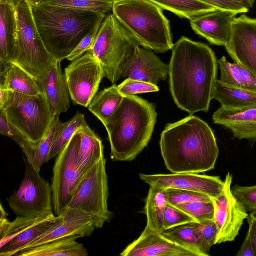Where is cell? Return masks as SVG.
<instances>
[{
  "label": "cell",
  "mask_w": 256,
  "mask_h": 256,
  "mask_svg": "<svg viewBox=\"0 0 256 256\" xmlns=\"http://www.w3.org/2000/svg\"><path fill=\"white\" fill-rule=\"evenodd\" d=\"M162 233L168 238L182 247L192 250L198 256H204L190 222L164 230Z\"/></svg>",
  "instance_id": "34"
},
{
  "label": "cell",
  "mask_w": 256,
  "mask_h": 256,
  "mask_svg": "<svg viewBox=\"0 0 256 256\" xmlns=\"http://www.w3.org/2000/svg\"><path fill=\"white\" fill-rule=\"evenodd\" d=\"M231 189L247 212H250L256 208V185L250 186L235 185Z\"/></svg>",
  "instance_id": "41"
},
{
  "label": "cell",
  "mask_w": 256,
  "mask_h": 256,
  "mask_svg": "<svg viewBox=\"0 0 256 256\" xmlns=\"http://www.w3.org/2000/svg\"><path fill=\"white\" fill-rule=\"evenodd\" d=\"M0 133L12 139L20 147L32 143L8 121L3 110H0Z\"/></svg>",
  "instance_id": "42"
},
{
  "label": "cell",
  "mask_w": 256,
  "mask_h": 256,
  "mask_svg": "<svg viewBox=\"0 0 256 256\" xmlns=\"http://www.w3.org/2000/svg\"><path fill=\"white\" fill-rule=\"evenodd\" d=\"M202 2L212 6L218 10H228L238 14L248 12L246 8L237 0H198Z\"/></svg>",
  "instance_id": "44"
},
{
  "label": "cell",
  "mask_w": 256,
  "mask_h": 256,
  "mask_svg": "<svg viewBox=\"0 0 256 256\" xmlns=\"http://www.w3.org/2000/svg\"><path fill=\"white\" fill-rule=\"evenodd\" d=\"M112 0L114 4L116 2H120L125 0Z\"/></svg>",
  "instance_id": "51"
},
{
  "label": "cell",
  "mask_w": 256,
  "mask_h": 256,
  "mask_svg": "<svg viewBox=\"0 0 256 256\" xmlns=\"http://www.w3.org/2000/svg\"><path fill=\"white\" fill-rule=\"evenodd\" d=\"M231 58L256 78V19L245 14L234 18L228 44Z\"/></svg>",
  "instance_id": "15"
},
{
  "label": "cell",
  "mask_w": 256,
  "mask_h": 256,
  "mask_svg": "<svg viewBox=\"0 0 256 256\" xmlns=\"http://www.w3.org/2000/svg\"><path fill=\"white\" fill-rule=\"evenodd\" d=\"M168 75V65L162 62L152 50L138 46L125 60L122 77L126 76L158 86Z\"/></svg>",
  "instance_id": "17"
},
{
  "label": "cell",
  "mask_w": 256,
  "mask_h": 256,
  "mask_svg": "<svg viewBox=\"0 0 256 256\" xmlns=\"http://www.w3.org/2000/svg\"><path fill=\"white\" fill-rule=\"evenodd\" d=\"M167 203L166 189L150 186L144 207L146 226L160 233L164 231V214Z\"/></svg>",
  "instance_id": "28"
},
{
  "label": "cell",
  "mask_w": 256,
  "mask_h": 256,
  "mask_svg": "<svg viewBox=\"0 0 256 256\" xmlns=\"http://www.w3.org/2000/svg\"><path fill=\"white\" fill-rule=\"evenodd\" d=\"M118 88L119 92L124 96L159 90L156 85L129 78L118 85Z\"/></svg>",
  "instance_id": "39"
},
{
  "label": "cell",
  "mask_w": 256,
  "mask_h": 256,
  "mask_svg": "<svg viewBox=\"0 0 256 256\" xmlns=\"http://www.w3.org/2000/svg\"><path fill=\"white\" fill-rule=\"evenodd\" d=\"M236 256H255L250 234L248 231Z\"/></svg>",
  "instance_id": "45"
},
{
  "label": "cell",
  "mask_w": 256,
  "mask_h": 256,
  "mask_svg": "<svg viewBox=\"0 0 256 256\" xmlns=\"http://www.w3.org/2000/svg\"><path fill=\"white\" fill-rule=\"evenodd\" d=\"M80 142L77 166L83 174L96 163L104 158V146L100 137L88 124L78 130Z\"/></svg>",
  "instance_id": "25"
},
{
  "label": "cell",
  "mask_w": 256,
  "mask_h": 256,
  "mask_svg": "<svg viewBox=\"0 0 256 256\" xmlns=\"http://www.w3.org/2000/svg\"><path fill=\"white\" fill-rule=\"evenodd\" d=\"M86 124L84 114L78 112L66 122H62L59 120L46 162L56 157L74 134Z\"/></svg>",
  "instance_id": "33"
},
{
  "label": "cell",
  "mask_w": 256,
  "mask_h": 256,
  "mask_svg": "<svg viewBox=\"0 0 256 256\" xmlns=\"http://www.w3.org/2000/svg\"><path fill=\"white\" fill-rule=\"evenodd\" d=\"M56 219L57 216L52 214L24 228L6 244L0 248V256H14L26 245L46 231Z\"/></svg>",
  "instance_id": "27"
},
{
  "label": "cell",
  "mask_w": 256,
  "mask_h": 256,
  "mask_svg": "<svg viewBox=\"0 0 256 256\" xmlns=\"http://www.w3.org/2000/svg\"><path fill=\"white\" fill-rule=\"evenodd\" d=\"M160 147L165 166L172 174L214 169L219 152L212 128L192 114L168 124L161 133Z\"/></svg>",
  "instance_id": "2"
},
{
  "label": "cell",
  "mask_w": 256,
  "mask_h": 256,
  "mask_svg": "<svg viewBox=\"0 0 256 256\" xmlns=\"http://www.w3.org/2000/svg\"><path fill=\"white\" fill-rule=\"evenodd\" d=\"M50 5L106 14L112 10L114 2L110 0H45Z\"/></svg>",
  "instance_id": "35"
},
{
  "label": "cell",
  "mask_w": 256,
  "mask_h": 256,
  "mask_svg": "<svg viewBox=\"0 0 256 256\" xmlns=\"http://www.w3.org/2000/svg\"><path fill=\"white\" fill-rule=\"evenodd\" d=\"M34 20L49 52L62 62L106 14L50 5L30 4Z\"/></svg>",
  "instance_id": "4"
},
{
  "label": "cell",
  "mask_w": 256,
  "mask_h": 256,
  "mask_svg": "<svg viewBox=\"0 0 256 256\" xmlns=\"http://www.w3.org/2000/svg\"><path fill=\"white\" fill-rule=\"evenodd\" d=\"M59 120V115L54 116L48 131L38 143L28 144L20 147L27 160L38 172H40L42 164L46 162Z\"/></svg>",
  "instance_id": "31"
},
{
  "label": "cell",
  "mask_w": 256,
  "mask_h": 256,
  "mask_svg": "<svg viewBox=\"0 0 256 256\" xmlns=\"http://www.w3.org/2000/svg\"><path fill=\"white\" fill-rule=\"evenodd\" d=\"M124 96L114 84L96 94L88 106L89 110L104 124L118 108Z\"/></svg>",
  "instance_id": "29"
},
{
  "label": "cell",
  "mask_w": 256,
  "mask_h": 256,
  "mask_svg": "<svg viewBox=\"0 0 256 256\" xmlns=\"http://www.w3.org/2000/svg\"><path fill=\"white\" fill-rule=\"evenodd\" d=\"M112 12L140 46L161 53L172 48L169 21L162 10L150 0L116 2Z\"/></svg>",
  "instance_id": "5"
},
{
  "label": "cell",
  "mask_w": 256,
  "mask_h": 256,
  "mask_svg": "<svg viewBox=\"0 0 256 256\" xmlns=\"http://www.w3.org/2000/svg\"><path fill=\"white\" fill-rule=\"evenodd\" d=\"M248 223V232L250 234L255 256H256V220L250 216L247 218Z\"/></svg>",
  "instance_id": "46"
},
{
  "label": "cell",
  "mask_w": 256,
  "mask_h": 256,
  "mask_svg": "<svg viewBox=\"0 0 256 256\" xmlns=\"http://www.w3.org/2000/svg\"><path fill=\"white\" fill-rule=\"evenodd\" d=\"M102 22H98L94 28L86 34L66 58V59L72 61L82 56L84 52L90 50L94 43L96 34Z\"/></svg>",
  "instance_id": "43"
},
{
  "label": "cell",
  "mask_w": 256,
  "mask_h": 256,
  "mask_svg": "<svg viewBox=\"0 0 256 256\" xmlns=\"http://www.w3.org/2000/svg\"><path fill=\"white\" fill-rule=\"evenodd\" d=\"M24 178L18 190L7 198L16 216H38L53 214L51 184L26 158Z\"/></svg>",
  "instance_id": "10"
},
{
  "label": "cell",
  "mask_w": 256,
  "mask_h": 256,
  "mask_svg": "<svg viewBox=\"0 0 256 256\" xmlns=\"http://www.w3.org/2000/svg\"><path fill=\"white\" fill-rule=\"evenodd\" d=\"M0 110L8 121L36 144L48 131L53 116L44 92L26 95L0 88Z\"/></svg>",
  "instance_id": "6"
},
{
  "label": "cell",
  "mask_w": 256,
  "mask_h": 256,
  "mask_svg": "<svg viewBox=\"0 0 256 256\" xmlns=\"http://www.w3.org/2000/svg\"><path fill=\"white\" fill-rule=\"evenodd\" d=\"M140 178L150 186L192 190L206 194L211 198H216L222 192L224 184L218 176L199 174L198 173L140 174Z\"/></svg>",
  "instance_id": "16"
},
{
  "label": "cell",
  "mask_w": 256,
  "mask_h": 256,
  "mask_svg": "<svg viewBox=\"0 0 256 256\" xmlns=\"http://www.w3.org/2000/svg\"><path fill=\"white\" fill-rule=\"evenodd\" d=\"M168 203L172 205L194 202H210L212 198L208 196L192 190L174 188L166 189Z\"/></svg>",
  "instance_id": "38"
},
{
  "label": "cell",
  "mask_w": 256,
  "mask_h": 256,
  "mask_svg": "<svg viewBox=\"0 0 256 256\" xmlns=\"http://www.w3.org/2000/svg\"><path fill=\"white\" fill-rule=\"evenodd\" d=\"M18 0H0V3H6L16 6Z\"/></svg>",
  "instance_id": "48"
},
{
  "label": "cell",
  "mask_w": 256,
  "mask_h": 256,
  "mask_svg": "<svg viewBox=\"0 0 256 256\" xmlns=\"http://www.w3.org/2000/svg\"><path fill=\"white\" fill-rule=\"evenodd\" d=\"M104 222L94 214L66 208L60 215L57 216L56 222L51 227L21 250L63 238L90 236L94 230L102 228Z\"/></svg>",
  "instance_id": "14"
},
{
  "label": "cell",
  "mask_w": 256,
  "mask_h": 256,
  "mask_svg": "<svg viewBox=\"0 0 256 256\" xmlns=\"http://www.w3.org/2000/svg\"><path fill=\"white\" fill-rule=\"evenodd\" d=\"M238 13L228 10L210 12L190 20L194 31L212 44L224 46L228 44L232 22Z\"/></svg>",
  "instance_id": "19"
},
{
  "label": "cell",
  "mask_w": 256,
  "mask_h": 256,
  "mask_svg": "<svg viewBox=\"0 0 256 256\" xmlns=\"http://www.w3.org/2000/svg\"><path fill=\"white\" fill-rule=\"evenodd\" d=\"M61 62L56 60L41 78L36 80L47 98L52 115H60L68 110L70 94Z\"/></svg>",
  "instance_id": "21"
},
{
  "label": "cell",
  "mask_w": 256,
  "mask_h": 256,
  "mask_svg": "<svg viewBox=\"0 0 256 256\" xmlns=\"http://www.w3.org/2000/svg\"><path fill=\"white\" fill-rule=\"evenodd\" d=\"M16 6L0 3V63L8 64L14 59L17 38Z\"/></svg>",
  "instance_id": "22"
},
{
  "label": "cell",
  "mask_w": 256,
  "mask_h": 256,
  "mask_svg": "<svg viewBox=\"0 0 256 256\" xmlns=\"http://www.w3.org/2000/svg\"><path fill=\"white\" fill-rule=\"evenodd\" d=\"M64 75L73 103L84 107L88 106L104 76L99 61L88 51L72 61Z\"/></svg>",
  "instance_id": "12"
},
{
  "label": "cell",
  "mask_w": 256,
  "mask_h": 256,
  "mask_svg": "<svg viewBox=\"0 0 256 256\" xmlns=\"http://www.w3.org/2000/svg\"><path fill=\"white\" fill-rule=\"evenodd\" d=\"M78 238L71 236L53 240L22 250L16 256H87L86 250L78 242Z\"/></svg>",
  "instance_id": "24"
},
{
  "label": "cell",
  "mask_w": 256,
  "mask_h": 256,
  "mask_svg": "<svg viewBox=\"0 0 256 256\" xmlns=\"http://www.w3.org/2000/svg\"><path fill=\"white\" fill-rule=\"evenodd\" d=\"M106 160L102 158L82 176L66 208L89 213L109 222L112 213L108 208V189Z\"/></svg>",
  "instance_id": "9"
},
{
  "label": "cell",
  "mask_w": 256,
  "mask_h": 256,
  "mask_svg": "<svg viewBox=\"0 0 256 256\" xmlns=\"http://www.w3.org/2000/svg\"><path fill=\"white\" fill-rule=\"evenodd\" d=\"M232 176L228 172L222 192L212 198L214 221L218 229L215 244L234 241L238 235L244 220L248 216L242 204L232 192Z\"/></svg>",
  "instance_id": "13"
},
{
  "label": "cell",
  "mask_w": 256,
  "mask_h": 256,
  "mask_svg": "<svg viewBox=\"0 0 256 256\" xmlns=\"http://www.w3.org/2000/svg\"><path fill=\"white\" fill-rule=\"evenodd\" d=\"M248 216L256 220V208L251 211Z\"/></svg>",
  "instance_id": "49"
},
{
  "label": "cell",
  "mask_w": 256,
  "mask_h": 256,
  "mask_svg": "<svg viewBox=\"0 0 256 256\" xmlns=\"http://www.w3.org/2000/svg\"><path fill=\"white\" fill-rule=\"evenodd\" d=\"M212 98L218 101L221 106L240 108L256 105V90L231 86L216 79Z\"/></svg>",
  "instance_id": "26"
},
{
  "label": "cell",
  "mask_w": 256,
  "mask_h": 256,
  "mask_svg": "<svg viewBox=\"0 0 256 256\" xmlns=\"http://www.w3.org/2000/svg\"><path fill=\"white\" fill-rule=\"evenodd\" d=\"M121 256H198L147 226L140 236L128 244Z\"/></svg>",
  "instance_id": "18"
},
{
  "label": "cell",
  "mask_w": 256,
  "mask_h": 256,
  "mask_svg": "<svg viewBox=\"0 0 256 256\" xmlns=\"http://www.w3.org/2000/svg\"><path fill=\"white\" fill-rule=\"evenodd\" d=\"M190 216L195 222H200L213 220L214 206L212 200L210 202H194L175 206Z\"/></svg>",
  "instance_id": "37"
},
{
  "label": "cell",
  "mask_w": 256,
  "mask_h": 256,
  "mask_svg": "<svg viewBox=\"0 0 256 256\" xmlns=\"http://www.w3.org/2000/svg\"><path fill=\"white\" fill-rule=\"evenodd\" d=\"M248 9L252 8L254 3V0H237Z\"/></svg>",
  "instance_id": "47"
},
{
  "label": "cell",
  "mask_w": 256,
  "mask_h": 256,
  "mask_svg": "<svg viewBox=\"0 0 256 256\" xmlns=\"http://www.w3.org/2000/svg\"><path fill=\"white\" fill-rule=\"evenodd\" d=\"M30 4H36L45 0H28Z\"/></svg>",
  "instance_id": "50"
},
{
  "label": "cell",
  "mask_w": 256,
  "mask_h": 256,
  "mask_svg": "<svg viewBox=\"0 0 256 256\" xmlns=\"http://www.w3.org/2000/svg\"><path fill=\"white\" fill-rule=\"evenodd\" d=\"M157 113L154 104L135 95L124 96L114 112L103 124L114 161H132L147 146Z\"/></svg>",
  "instance_id": "3"
},
{
  "label": "cell",
  "mask_w": 256,
  "mask_h": 256,
  "mask_svg": "<svg viewBox=\"0 0 256 256\" xmlns=\"http://www.w3.org/2000/svg\"><path fill=\"white\" fill-rule=\"evenodd\" d=\"M217 62L220 69V82L231 86L256 90V78L242 66L228 62L224 56Z\"/></svg>",
  "instance_id": "30"
},
{
  "label": "cell",
  "mask_w": 256,
  "mask_h": 256,
  "mask_svg": "<svg viewBox=\"0 0 256 256\" xmlns=\"http://www.w3.org/2000/svg\"><path fill=\"white\" fill-rule=\"evenodd\" d=\"M0 88L26 95L42 92L36 80L16 64H0Z\"/></svg>",
  "instance_id": "23"
},
{
  "label": "cell",
  "mask_w": 256,
  "mask_h": 256,
  "mask_svg": "<svg viewBox=\"0 0 256 256\" xmlns=\"http://www.w3.org/2000/svg\"><path fill=\"white\" fill-rule=\"evenodd\" d=\"M80 142L78 130L56 156L51 188L53 212L60 215L69 202L82 176L77 166Z\"/></svg>",
  "instance_id": "11"
},
{
  "label": "cell",
  "mask_w": 256,
  "mask_h": 256,
  "mask_svg": "<svg viewBox=\"0 0 256 256\" xmlns=\"http://www.w3.org/2000/svg\"><path fill=\"white\" fill-rule=\"evenodd\" d=\"M17 38L12 62L26 71L36 80L56 60L46 48L36 26L30 4L18 0L16 5Z\"/></svg>",
  "instance_id": "8"
},
{
  "label": "cell",
  "mask_w": 256,
  "mask_h": 256,
  "mask_svg": "<svg viewBox=\"0 0 256 256\" xmlns=\"http://www.w3.org/2000/svg\"><path fill=\"white\" fill-rule=\"evenodd\" d=\"M170 91L174 103L190 114L208 110L216 80L217 60L206 44L182 36L172 48Z\"/></svg>",
  "instance_id": "1"
},
{
  "label": "cell",
  "mask_w": 256,
  "mask_h": 256,
  "mask_svg": "<svg viewBox=\"0 0 256 256\" xmlns=\"http://www.w3.org/2000/svg\"><path fill=\"white\" fill-rule=\"evenodd\" d=\"M196 235L199 241L204 256H209L211 246L215 244L218 234L216 225L214 220L200 222H190Z\"/></svg>",
  "instance_id": "36"
},
{
  "label": "cell",
  "mask_w": 256,
  "mask_h": 256,
  "mask_svg": "<svg viewBox=\"0 0 256 256\" xmlns=\"http://www.w3.org/2000/svg\"><path fill=\"white\" fill-rule=\"evenodd\" d=\"M162 10H167L180 18L190 20L204 14L218 10L198 0H150Z\"/></svg>",
  "instance_id": "32"
},
{
  "label": "cell",
  "mask_w": 256,
  "mask_h": 256,
  "mask_svg": "<svg viewBox=\"0 0 256 256\" xmlns=\"http://www.w3.org/2000/svg\"><path fill=\"white\" fill-rule=\"evenodd\" d=\"M140 46L112 13L102 20L94 44L88 50L99 61L104 76L114 84L122 77V66Z\"/></svg>",
  "instance_id": "7"
},
{
  "label": "cell",
  "mask_w": 256,
  "mask_h": 256,
  "mask_svg": "<svg viewBox=\"0 0 256 256\" xmlns=\"http://www.w3.org/2000/svg\"><path fill=\"white\" fill-rule=\"evenodd\" d=\"M212 120L230 130L235 138L256 140V105L240 108L220 106L214 112Z\"/></svg>",
  "instance_id": "20"
},
{
  "label": "cell",
  "mask_w": 256,
  "mask_h": 256,
  "mask_svg": "<svg viewBox=\"0 0 256 256\" xmlns=\"http://www.w3.org/2000/svg\"><path fill=\"white\" fill-rule=\"evenodd\" d=\"M189 214L176 206L167 203L164 214V230L182 224L194 222Z\"/></svg>",
  "instance_id": "40"
}]
</instances>
